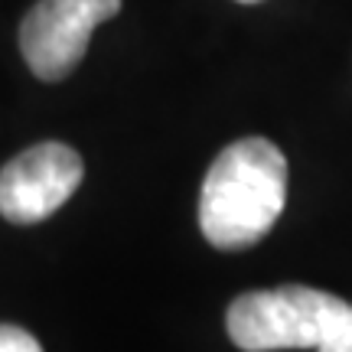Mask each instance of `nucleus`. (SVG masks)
Instances as JSON below:
<instances>
[{
	"mask_svg": "<svg viewBox=\"0 0 352 352\" xmlns=\"http://www.w3.org/2000/svg\"><path fill=\"white\" fill-rule=\"evenodd\" d=\"M287 199V160L271 140L241 138L209 166L199 196V228L222 252L252 248L274 228Z\"/></svg>",
	"mask_w": 352,
	"mask_h": 352,
	"instance_id": "f257e3e1",
	"label": "nucleus"
},
{
	"mask_svg": "<svg viewBox=\"0 0 352 352\" xmlns=\"http://www.w3.org/2000/svg\"><path fill=\"white\" fill-rule=\"evenodd\" d=\"M121 13V0H39L20 23V52L39 82H63L85 59L91 33Z\"/></svg>",
	"mask_w": 352,
	"mask_h": 352,
	"instance_id": "7ed1b4c3",
	"label": "nucleus"
},
{
	"mask_svg": "<svg viewBox=\"0 0 352 352\" xmlns=\"http://www.w3.org/2000/svg\"><path fill=\"white\" fill-rule=\"evenodd\" d=\"M239 3H261V0H239Z\"/></svg>",
	"mask_w": 352,
	"mask_h": 352,
	"instance_id": "0eeeda50",
	"label": "nucleus"
},
{
	"mask_svg": "<svg viewBox=\"0 0 352 352\" xmlns=\"http://www.w3.org/2000/svg\"><path fill=\"white\" fill-rule=\"evenodd\" d=\"M316 352H352V307H349V316H346V323H342V329L333 336V340H327L323 346Z\"/></svg>",
	"mask_w": 352,
	"mask_h": 352,
	"instance_id": "423d86ee",
	"label": "nucleus"
},
{
	"mask_svg": "<svg viewBox=\"0 0 352 352\" xmlns=\"http://www.w3.org/2000/svg\"><path fill=\"white\" fill-rule=\"evenodd\" d=\"M82 176L85 164L69 144H33L0 170V215L13 226H36L72 199Z\"/></svg>",
	"mask_w": 352,
	"mask_h": 352,
	"instance_id": "20e7f679",
	"label": "nucleus"
},
{
	"mask_svg": "<svg viewBox=\"0 0 352 352\" xmlns=\"http://www.w3.org/2000/svg\"><path fill=\"white\" fill-rule=\"evenodd\" d=\"M0 352H43L36 336H30L26 329L0 323Z\"/></svg>",
	"mask_w": 352,
	"mask_h": 352,
	"instance_id": "39448f33",
	"label": "nucleus"
},
{
	"mask_svg": "<svg viewBox=\"0 0 352 352\" xmlns=\"http://www.w3.org/2000/svg\"><path fill=\"white\" fill-rule=\"evenodd\" d=\"M346 316L349 303L336 294L287 284L235 297L226 314V329L241 352L320 349L342 329Z\"/></svg>",
	"mask_w": 352,
	"mask_h": 352,
	"instance_id": "f03ea898",
	"label": "nucleus"
}]
</instances>
